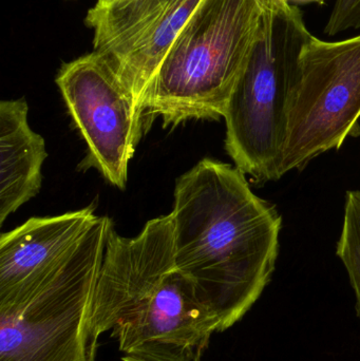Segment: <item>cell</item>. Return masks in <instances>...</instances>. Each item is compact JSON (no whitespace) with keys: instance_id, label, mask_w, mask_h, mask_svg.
<instances>
[{"instance_id":"obj_11","label":"cell","mask_w":360,"mask_h":361,"mask_svg":"<svg viewBox=\"0 0 360 361\" xmlns=\"http://www.w3.org/2000/svg\"><path fill=\"white\" fill-rule=\"evenodd\" d=\"M25 99L0 103V224L39 192L48 157L42 135L27 122Z\"/></svg>"},{"instance_id":"obj_6","label":"cell","mask_w":360,"mask_h":361,"mask_svg":"<svg viewBox=\"0 0 360 361\" xmlns=\"http://www.w3.org/2000/svg\"><path fill=\"white\" fill-rule=\"evenodd\" d=\"M56 84L87 144L80 169H95L124 190L129 163L143 135L141 110L111 66L92 52L63 63Z\"/></svg>"},{"instance_id":"obj_15","label":"cell","mask_w":360,"mask_h":361,"mask_svg":"<svg viewBox=\"0 0 360 361\" xmlns=\"http://www.w3.org/2000/svg\"><path fill=\"white\" fill-rule=\"evenodd\" d=\"M287 1H297V2H323L325 0H287Z\"/></svg>"},{"instance_id":"obj_1","label":"cell","mask_w":360,"mask_h":361,"mask_svg":"<svg viewBox=\"0 0 360 361\" xmlns=\"http://www.w3.org/2000/svg\"><path fill=\"white\" fill-rule=\"evenodd\" d=\"M173 197L175 267L223 332L272 280L283 216L254 193L238 167L209 158L177 180Z\"/></svg>"},{"instance_id":"obj_10","label":"cell","mask_w":360,"mask_h":361,"mask_svg":"<svg viewBox=\"0 0 360 361\" xmlns=\"http://www.w3.org/2000/svg\"><path fill=\"white\" fill-rule=\"evenodd\" d=\"M95 206L31 218L0 237V300L35 279L71 250L97 219Z\"/></svg>"},{"instance_id":"obj_3","label":"cell","mask_w":360,"mask_h":361,"mask_svg":"<svg viewBox=\"0 0 360 361\" xmlns=\"http://www.w3.org/2000/svg\"><path fill=\"white\" fill-rule=\"evenodd\" d=\"M112 221L82 239L0 303V361H95L90 315Z\"/></svg>"},{"instance_id":"obj_9","label":"cell","mask_w":360,"mask_h":361,"mask_svg":"<svg viewBox=\"0 0 360 361\" xmlns=\"http://www.w3.org/2000/svg\"><path fill=\"white\" fill-rule=\"evenodd\" d=\"M175 267L170 214L146 223L139 235L123 237L108 231L90 315L91 341L113 330L123 315Z\"/></svg>"},{"instance_id":"obj_13","label":"cell","mask_w":360,"mask_h":361,"mask_svg":"<svg viewBox=\"0 0 360 361\" xmlns=\"http://www.w3.org/2000/svg\"><path fill=\"white\" fill-rule=\"evenodd\" d=\"M360 29V0H335L325 32L335 36L348 30Z\"/></svg>"},{"instance_id":"obj_4","label":"cell","mask_w":360,"mask_h":361,"mask_svg":"<svg viewBox=\"0 0 360 361\" xmlns=\"http://www.w3.org/2000/svg\"><path fill=\"white\" fill-rule=\"evenodd\" d=\"M312 36L302 12L292 4L262 14L255 44L224 116L226 152L254 184L278 180L290 95Z\"/></svg>"},{"instance_id":"obj_5","label":"cell","mask_w":360,"mask_h":361,"mask_svg":"<svg viewBox=\"0 0 360 361\" xmlns=\"http://www.w3.org/2000/svg\"><path fill=\"white\" fill-rule=\"evenodd\" d=\"M359 118L360 35L340 42L312 36L290 95L277 180L359 137Z\"/></svg>"},{"instance_id":"obj_12","label":"cell","mask_w":360,"mask_h":361,"mask_svg":"<svg viewBox=\"0 0 360 361\" xmlns=\"http://www.w3.org/2000/svg\"><path fill=\"white\" fill-rule=\"evenodd\" d=\"M336 255L342 261L351 286L356 296L357 317L360 318V191L348 190L345 202L344 225L336 245Z\"/></svg>"},{"instance_id":"obj_2","label":"cell","mask_w":360,"mask_h":361,"mask_svg":"<svg viewBox=\"0 0 360 361\" xmlns=\"http://www.w3.org/2000/svg\"><path fill=\"white\" fill-rule=\"evenodd\" d=\"M257 0H202L175 38L142 104L144 125L225 116L261 25Z\"/></svg>"},{"instance_id":"obj_8","label":"cell","mask_w":360,"mask_h":361,"mask_svg":"<svg viewBox=\"0 0 360 361\" xmlns=\"http://www.w3.org/2000/svg\"><path fill=\"white\" fill-rule=\"evenodd\" d=\"M120 351L139 361H201L220 324L177 267L114 326Z\"/></svg>"},{"instance_id":"obj_14","label":"cell","mask_w":360,"mask_h":361,"mask_svg":"<svg viewBox=\"0 0 360 361\" xmlns=\"http://www.w3.org/2000/svg\"><path fill=\"white\" fill-rule=\"evenodd\" d=\"M258 4L261 6L263 12H268V11H279L281 8H287V6L291 4V2L287 0H257Z\"/></svg>"},{"instance_id":"obj_7","label":"cell","mask_w":360,"mask_h":361,"mask_svg":"<svg viewBox=\"0 0 360 361\" xmlns=\"http://www.w3.org/2000/svg\"><path fill=\"white\" fill-rule=\"evenodd\" d=\"M201 1L107 0L88 11L93 52L111 66L141 112L150 82Z\"/></svg>"},{"instance_id":"obj_16","label":"cell","mask_w":360,"mask_h":361,"mask_svg":"<svg viewBox=\"0 0 360 361\" xmlns=\"http://www.w3.org/2000/svg\"><path fill=\"white\" fill-rule=\"evenodd\" d=\"M97 1H107V0H97Z\"/></svg>"}]
</instances>
